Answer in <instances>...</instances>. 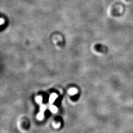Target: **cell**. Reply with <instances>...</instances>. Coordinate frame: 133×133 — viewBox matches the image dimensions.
Masks as SVG:
<instances>
[{"mask_svg":"<svg viewBox=\"0 0 133 133\" xmlns=\"http://www.w3.org/2000/svg\"><path fill=\"white\" fill-rule=\"evenodd\" d=\"M4 19H3V18H1V24H3V23H4Z\"/></svg>","mask_w":133,"mask_h":133,"instance_id":"obj_8","label":"cell"},{"mask_svg":"<svg viewBox=\"0 0 133 133\" xmlns=\"http://www.w3.org/2000/svg\"><path fill=\"white\" fill-rule=\"evenodd\" d=\"M57 98V95L55 94V93H53L51 95H50V97H49V102L50 104H52L53 103L54 101L56 99V98Z\"/></svg>","mask_w":133,"mask_h":133,"instance_id":"obj_1","label":"cell"},{"mask_svg":"<svg viewBox=\"0 0 133 133\" xmlns=\"http://www.w3.org/2000/svg\"><path fill=\"white\" fill-rule=\"evenodd\" d=\"M50 110L52 113H56L57 112V108L54 105H52L50 106Z\"/></svg>","mask_w":133,"mask_h":133,"instance_id":"obj_3","label":"cell"},{"mask_svg":"<svg viewBox=\"0 0 133 133\" xmlns=\"http://www.w3.org/2000/svg\"><path fill=\"white\" fill-rule=\"evenodd\" d=\"M46 106L45 105H41L40 106V112H44V111L46 110Z\"/></svg>","mask_w":133,"mask_h":133,"instance_id":"obj_6","label":"cell"},{"mask_svg":"<svg viewBox=\"0 0 133 133\" xmlns=\"http://www.w3.org/2000/svg\"><path fill=\"white\" fill-rule=\"evenodd\" d=\"M77 92V91L76 89L74 88L70 89V90H69V93L71 95H75L76 94Z\"/></svg>","mask_w":133,"mask_h":133,"instance_id":"obj_2","label":"cell"},{"mask_svg":"<svg viewBox=\"0 0 133 133\" xmlns=\"http://www.w3.org/2000/svg\"><path fill=\"white\" fill-rule=\"evenodd\" d=\"M43 112H40V113H38V114L37 115L38 119L39 120H42L43 118L44 115H43Z\"/></svg>","mask_w":133,"mask_h":133,"instance_id":"obj_4","label":"cell"},{"mask_svg":"<svg viewBox=\"0 0 133 133\" xmlns=\"http://www.w3.org/2000/svg\"><path fill=\"white\" fill-rule=\"evenodd\" d=\"M36 102H37L38 103V104L41 103V101H42V98H41V97H40V96H37V97H36Z\"/></svg>","mask_w":133,"mask_h":133,"instance_id":"obj_5","label":"cell"},{"mask_svg":"<svg viewBox=\"0 0 133 133\" xmlns=\"http://www.w3.org/2000/svg\"><path fill=\"white\" fill-rule=\"evenodd\" d=\"M60 125V124L59 123L55 124L54 123H53V127H54V128H57L59 127Z\"/></svg>","mask_w":133,"mask_h":133,"instance_id":"obj_7","label":"cell"}]
</instances>
